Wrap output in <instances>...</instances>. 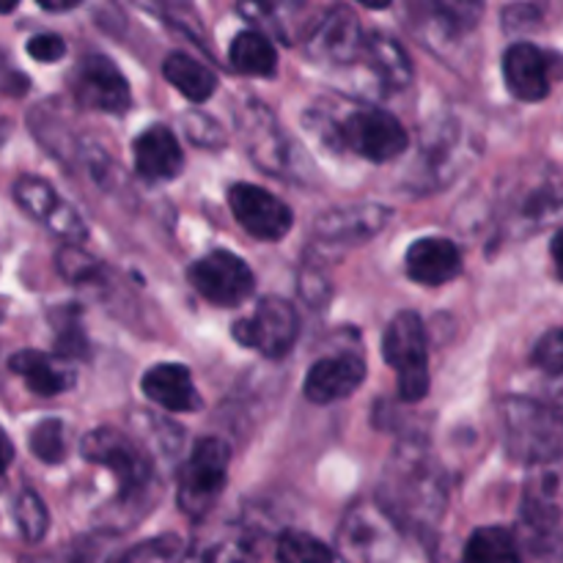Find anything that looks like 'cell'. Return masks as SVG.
Returning <instances> with one entry per match:
<instances>
[{"label": "cell", "mask_w": 563, "mask_h": 563, "mask_svg": "<svg viewBox=\"0 0 563 563\" xmlns=\"http://www.w3.org/2000/svg\"><path fill=\"white\" fill-rule=\"evenodd\" d=\"M443 467L429 456L421 440H405L394 451L385 471L379 506L396 520V526L429 531L438 526L445 509Z\"/></svg>", "instance_id": "cell-1"}, {"label": "cell", "mask_w": 563, "mask_h": 563, "mask_svg": "<svg viewBox=\"0 0 563 563\" xmlns=\"http://www.w3.org/2000/svg\"><path fill=\"white\" fill-rule=\"evenodd\" d=\"M500 427L506 451L520 465L542 467L563 456V412L553 405L528 396H506L500 401Z\"/></svg>", "instance_id": "cell-2"}, {"label": "cell", "mask_w": 563, "mask_h": 563, "mask_svg": "<svg viewBox=\"0 0 563 563\" xmlns=\"http://www.w3.org/2000/svg\"><path fill=\"white\" fill-rule=\"evenodd\" d=\"M82 456L93 465H102L119 478V506H135L148 500L154 484L152 462L146 451L119 429H93L80 443Z\"/></svg>", "instance_id": "cell-3"}, {"label": "cell", "mask_w": 563, "mask_h": 563, "mask_svg": "<svg viewBox=\"0 0 563 563\" xmlns=\"http://www.w3.org/2000/svg\"><path fill=\"white\" fill-rule=\"evenodd\" d=\"M427 344V328L416 311H401L390 319L383 335V357L396 372L401 401L427 399L429 385H432Z\"/></svg>", "instance_id": "cell-4"}, {"label": "cell", "mask_w": 563, "mask_h": 563, "mask_svg": "<svg viewBox=\"0 0 563 563\" xmlns=\"http://www.w3.org/2000/svg\"><path fill=\"white\" fill-rule=\"evenodd\" d=\"M335 548L346 563H390L399 550L396 520L379 504L361 500L341 520Z\"/></svg>", "instance_id": "cell-5"}, {"label": "cell", "mask_w": 563, "mask_h": 563, "mask_svg": "<svg viewBox=\"0 0 563 563\" xmlns=\"http://www.w3.org/2000/svg\"><path fill=\"white\" fill-rule=\"evenodd\" d=\"M563 214V192L550 168L526 170L504 196V220L515 234H533L553 225Z\"/></svg>", "instance_id": "cell-6"}, {"label": "cell", "mask_w": 563, "mask_h": 563, "mask_svg": "<svg viewBox=\"0 0 563 563\" xmlns=\"http://www.w3.org/2000/svg\"><path fill=\"white\" fill-rule=\"evenodd\" d=\"M229 445L220 438H203L198 440L192 449L190 460L185 462L179 473V509L192 520H201L203 515L212 511L218 498L225 489V478H229Z\"/></svg>", "instance_id": "cell-7"}, {"label": "cell", "mask_w": 563, "mask_h": 563, "mask_svg": "<svg viewBox=\"0 0 563 563\" xmlns=\"http://www.w3.org/2000/svg\"><path fill=\"white\" fill-rule=\"evenodd\" d=\"M341 146L372 163H390L410 146V135L394 113L379 108L355 110L339 124Z\"/></svg>", "instance_id": "cell-8"}, {"label": "cell", "mask_w": 563, "mask_h": 563, "mask_svg": "<svg viewBox=\"0 0 563 563\" xmlns=\"http://www.w3.org/2000/svg\"><path fill=\"white\" fill-rule=\"evenodd\" d=\"M300 335V317L295 306L280 297H264L251 317L234 324V339L247 350L262 352L264 357L289 355Z\"/></svg>", "instance_id": "cell-9"}, {"label": "cell", "mask_w": 563, "mask_h": 563, "mask_svg": "<svg viewBox=\"0 0 563 563\" xmlns=\"http://www.w3.org/2000/svg\"><path fill=\"white\" fill-rule=\"evenodd\" d=\"M528 544L542 555L563 553V506L561 482L553 473H542L528 484L520 509Z\"/></svg>", "instance_id": "cell-10"}, {"label": "cell", "mask_w": 563, "mask_h": 563, "mask_svg": "<svg viewBox=\"0 0 563 563\" xmlns=\"http://www.w3.org/2000/svg\"><path fill=\"white\" fill-rule=\"evenodd\" d=\"M187 278H190L192 289L203 300L223 308L240 306L256 289V278H253L251 267L231 251H212L203 258H198L187 269Z\"/></svg>", "instance_id": "cell-11"}, {"label": "cell", "mask_w": 563, "mask_h": 563, "mask_svg": "<svg viewBox=\"0 0 563 563\" xmlns=\"http://www.w3.org/2000/svg\"><path fill=\"white\" fill-rule=\"evenodd\" d=\"M242 143L253 163L273 176L289 174L291 168V141L280 130L278 119L264 102H245L236 110Z\"/></svg>", "instance_id": "cell-12"}, {"label": "cell", "mask_w": 563, "mask_h": 563, "mask_svg": "<svg viewBox=\"0 0 563 563\" xmlns=\"http://www.w3.org/2000/svg\"><path fill=\"white\" fill-rule=\"evenodd\" d=\"M229 207L234 212L236 223L251 236L264 242H278L289 234L291 229V209L258 185L240 181L229 190Z\"/></svg>", "instance_id": "cell-13"}, {"label": "cell", "mask_w": 563, "mask_h": 563, "mask_svg": "<svg viewBox=\"0 0 563 563\" xmlns=\"http://www.w3.org/2000/svg\"><path fill=\"white\" fill-rule=\"evenodd\" d=\"M361 20L346 5H333L324 11L306 36V53L322 64H352L363 55Z\"/></svg>", "instance_id": "cell-14"}, {"label": "cell", "mask_w": 563, "mask_h": 563, "mask_svg": "<svg viewBox=\"0 0 563 563\" xmlns=\"http://www.w3.org/2000/svg\"><path fill=\"white\" fill-rule=\"evenodd\" d=\"M75 99L88 110L99 113H124L132 102L130 82L119 71V66L104 55H88L75 71Z\"/></svg>", "instance_id": "cell-15"}, {"label": "cell", "mask_w": 563, "mask_h": 563, "mask_svg": "<svg viewBox=\"0 0 563 563\" xmlns=\"http://www.w3.org/2000/svg\"><path fill=\"white\" fill-rule=\"evenodd\" d=\"M394 220V209L377 201H355L319 214L313 231L328 245H363Z\"/></svg>", "instance_id": "cell-16"}, {"label": "cell", "mask_w": 563, "mask_h": 563, "mask_svg": "<svg viewBox=\"0 0 563 563\" xmlns=\"http://www.w3.org/2000/svg\"><path fill=\"white\" fill-rule=\"evenodd\" d=\"M366 379V363L355 352H341L317 361L302 383V394L313 405H333L355 394Z\"/></svg>", "instance_id": "cell-17"}, {"label": "cell", "mask_w": 563, "mask_h": 563, "mask_svg": "<svg viewBox=\"0 0 563 563\" xmlns=\"http://www.w3.org/2000/svg\"><path fill=\"white\" fill-rule=\"evenodd\" d=\"M504 77L517 99L542 102L553 86V55L531 42H515L504 55Z\"/></svg>", "instance_id": "cell-18"}, {"label": "cell", "mask_w": 563, "mask_h": 563, "mask_svg": "<svg viewBox=\"0 0 563 563\" xmlns=\"http://www.w3.org/2000/svg\"><path fill=\"white\" fill-rule=\"evenodd\" d=\"M132 154H135V170L137 176L148 181H168L181 174L185 165V154H181L179 141L174 132L163 124H154L143 130L132 143Z\"/></svg>", "instance_id": "cell-19"}, {"label": "cell", "mask_w": 563, "mask_h": 563, "mask_svg": "<svg viewBox=\"0 0 563 563\" xmlns=\"http://www.w3.org/2000/svg\"><path fill=\"white\" fill-rule=\"evenodd\" d=\"M407 275L423 286H443L462 273V253L445 236H423L407 251Z\"/></svg>", "instance_id": "cell-20"}, {"label": "cell", "mask_w": 563, "mask_h": 563, "mask_svg": "<svg viewBox=\"0 0 563 563\" xmlns=\"http://www.w3.org/2000/svg\"><path fill=\"white\" fill-rule=\"evenodd\" d=\"M421 159H418V170H412V181L421 187H443L449 185L460 168V152L462 137L456 124H438L432 135L423 141Z\"/></svg>", "instance_id": "cell-21"}, {"label": "cell", "mask_w": 563, "mask_h": 563, "mask_svg": "<svg viewBox=\"0 0 563 563\" xmlns=\"http://www.w3.org/2000/svg\"><path fill=\"white\" fill-rule=\"evenodd\" d=\"M9 368L25 379L27 390L36 396H60L75 388L77 374L64 355H47L38 350H22L11 355Z\"/></svg>", "instance_id": "cell-22"}, {"label": "cell", "mask_w": 563, "mask_h": 563, "mask_svg": "<svg viewBox=\"0 0 563 563\" xmlns=\"http://www.w3.org/2000/svg\"><path fill=\"white\" fill-rule=\"evenodd\" d=\"M141 388L148 401L159 405L168 412H192L201 407V396H198L196 383H192L190 372L179 363H159L152 366L141 379Z\"/></svg>", "instance_id": "cell-23"}, {"label": "cell", "mask_w": 563, "mask_h": 563, "mask_svg": "<svg viewBox=\"0 0 563 563\" xmlns=\"http://www.w3.org/2000/svg\"><path fill=\"white\" fill-rule=\"evenodd\" d=\"M363 58L368 60L374 75L394 88H407L412 82V64L410 55L405 53L396 38L385 36V33H372L363 42Z\"/></svg>", "instance_id": "cell-24"}, {"label": "cell", "mask_w": 563, "mask_h": 563, "mask_svg": "<svg viewBox=\"0 0 563 563\" xmlns=\"http://www.w3.org/2000/svg\"><path fill=\"white\" fill-rule=\"evenodd\" d=\"M163 75L190 102H207L214 93V88H218V80H214L212 71L201 60L190 58L185 53H170L163 60Z\"/></svg>", "instance_id": "cell-25"}, {"label": "cell", "mask_w": 563, "mask_h": 563, "mask_svg": "<svg viewBox=\"0 0 563 563\" xmlns=\"http://www.w3.org/2000/svg\"><path fill=\"white\" fill-rule=\"evenodd\" d=\"M229 60L242 75L269 77L275 71V66H278V53H275V44L269 42V36L264 31H242L231 42Z\"/></svg>", "instance_id": "cell-26"}, {"label": "cell", "mask_w": 563, "mask_h": 563, "mask_svg": "<svg viewBox=\"0 0 563 563\" xmlns=\"http://www.w3.org/2000/svg\"><path fill=\"white\" fill-rule=\"evenodd\" d=\"M462 563H522L515 533L500 526L478 528L471 533Z\"/></svg>", "instance_id": "cell-27"}, {"label": "cell", "mask_w": 563, "mask_h": 563, "mask_svg": "<svg viewBox=\"0 0 563 563\" xmlns=\"http://www.w3.org/2000/svg\"><path fill=\"white\" fill-rule=\"evenodd\" d=\"M187 542L179 533H159L126 550L115 563H185Z\"/></svg>", "instance_id": "cell-28"}, {"label": "cell", "mask_w": 563, "mask_h": 563, "mask_svg": "<svg viewBox=\"0 0 563 563\" xmlns=\"http://www.w3.org/2000/svg\"><path fill=\"white\" fill-rule=\"evenodd\" d=\"M240 11L247 22L262 27L267 36H278L284 42H291L289 5H286V0H242Z\"/></svg>", "instance_id": "cell-29"}, {"label": "cell", "mask_w": 563, "mask_h": 563, "mask_svg": "<svg viewBox=\"0 0 563 563\" xmlns=\"http://www.w3.org/2000/svg\"><path fill=\"white\" fill-rule=\"evenodd\" d=\"M14 201L20 203L22 212L31 214L33 220H47L53 214V209L58 207L60 198L55 196L53 185L38 176H20L14 181Z\"/></svg>", "instance_id": "cell-30"}, {"label": "cell", "mask_w": 563, "mask_h": 563, "mask_svg": "<svg viewBox=\"0 0 563 563\" xmlns=\"http://www.w3.org/2000/svg\"><path fill=\"white\" fill-rule=\"evenodd\" d=\"M108 561H110L108 537H82V539H75L71 544H66V548L53 550V553L22 559V563H108Z\"/></svg>", "instance_id": "cell-31"}, {"label": "cell", "mask_w": 563, "mask_h": 563, "mask_svg": "<svg viewBox=\"0 0 563 563\" xmlns=\"http://www.w3.org/2000/svg\"><path fill=\"white\" fill-rule=\"evenodd\" d=\"M14 522H16V528H20L22 539L31 544L42 542L44 533H47L49 511H47V506H44V500L38 498L33 489H25V493L16 495Z\"/></svg>", "instance_id": "cell-32"}, {"label": "cell", "mask_w": 563, "mask_h": 563, "mask_svg": "<svg viewBox=\"0 0 563 563\" xmlns=\"http://www.w3.org/2000/svg\"><path fill=\"white\" fill-rule=\"evenodd\" d=\"M278 563H333V550L311 533L286 531L278 542Z\"/></svg>", "instance_id": "cell-33"}, {"label": "cell", "mask_w": 563, "mask_h": 563, "mask_svg": "<svg viewBox=\"0 0 563 563\" xmlns=\"http://www.w3.org/2000/svg\"><path fill=\"white\" fill-rule=\"evenodd\" d=\"M31 451L44 465H58L66 460V427L58 418H47L31 432Z\"/></svg>", "instance_id": "cell-34"}, {"label": "cell", "mask_w": 563, "mask_h": 563, "mask_svg": "<svg viewBox=\"0 0 563 563\" xmlns=\"http://www.w3.org/2000/svg\"><path fill=\"white\" fill-rule=\"evenodd\" d=\"M58 273L69 284H93L102 275V264L88 256V253H82L77 245H66L58 253Z\"/></svg>", "instance_id": "cell-35"}, {"label": "cell", "mask_w": 563, "mask_h": 563, "mask_svg": "<svg viewBox=\"0 0 563 563\" xmlns=\"http://www.w3.org/2000/svg\"><path fill=\"white\" fill-rule=\"evenodd\" d=\"M181 124H185L187 137H190L196 146H203V148L225 146L223 126H220L212 115L201 113V110H190V113H185V121H181Z\"/></svg>", "instance_id": "cell-36"}, {"label": "cell", "mask_w": 563, "mask_h": 563, "mask_svg": "<svg viewBox=\"0 0 563 563\" xmlns=\"http://www.w3.org/2000/svg\"><path fill=\"white\" fill-rule=\"evenodd\" d=\"M533 366L542 368L550 377H559L563 374V328H553L537 341L531 355Z\"/></svg>", "instance_id": "cell-37"}, {"label": "cell", "mask_w": 563, "mask_h": 563, "mask_svg": "<svg viewBox=\"0 0 563 563\" xmlns=\"http://www.w3.org/2000/svg\"><path fill=\"white\" fill-rule=\"evenodd\" d=\"M44 225H47L53 234H58L60 240L71 242V245H77V242H82L88 236V229L86 223H82V218L77 214V209L69 207L66 201H60L58 207L53 209V214L44 220Z\"/></svg>", "instance_id": "cell-38"}, {"label": "cell", "mask_w": 563, "mask_h": 563, "mask_svg": "<svg viewBox=\"0 0 563 563\" xmlns=\"http://www.w3.org/2000/svg\"><path fill=\"white\" fill-rule=\"evenodd\" d=\"M27 55L33 60H38V64H55V60H60L66 55V42L60 36H55V33H38V36H33L27 42Z\"/></svg>", "instance_id": "cell-39"}, {"label": "cell", "mask_w": 563, "mask_h": 563, "mask_svg": "<svg viewBox=\"0 0 563 563\" xmlns=\"http://www.w3.org/2000/svg\"><path fill=\"white\" fill-rule=\"evenodd\" d=\"M88 341L86 333L80 330L77 322L58 324V355L64 357H86Z\"/></svg>", "instance_id": "cell-40"}, {"label": "cell", "mask_w": 563, "mask_h": 563, "mask_svg": "<svg viewBox=\"0 0 563 563\" xmlns=\"http://www.w3.org/2000/svg\"><path fill=\"white\" fill-rule=\"evenodd\" d=\"M27 88H31V80H27L25 71L16 69V66L0 53V93H3V97H25Z\"/></svg>", "instance_id": "cell-41"}, {"label": "cell", "mask_w": 563, "mask_h": 563, "mask_svg": "<svg viewBox=\"0 0 563 563\" xmlns=\"http://www.w3.org/2000/svg\"><path fill=\"white\" fill-rule=\"evenodd\" d=\"M504 25L506 31L522 33L531 31V27L539 25V11L528 3H515L504 11Z\"/></svg>", "instance_id": "cell-42"}, {"label": "cell", "mask_w": 563, "mask_h": 563, "mask_svg": "<svg viewBox=\"0 0 563 563\" xmlns=\"http://www.w3.org/2000/svg\"><path fill=\"white\" fill-rule=\"evenodd\" d=\"M14 462V445H11L9 434L0 429V476H3L5 471H9V465Z\"/></svg>", "instance_id": "cell-43"}, {"label": "cell", "mask_w": 563, "mask_h": 563, "mask_svg": "<svg viewBox=\"0 0 563 563\" xmlns=\"http://www.w3.org/2000/svg\"><path fill=\"white\" fill-rule=\"evenodd\" d=\"M550 253H553V264H555V273L563 280V229L555 231L553 242H550Z\"/></svg>", "instance_id": "cell-44"}, {"label": "cell", "mask_w": 563, "mask_h": 563, "mask_svg": "<svg viewBox=\"0 0 563 563\" xmlns=\"http://www.w3.org/2000/svg\"><path fill=\"white\" fill-rule=\"evenodd\" d=\"M548 396H550V405H553L559 412H563V374H559V377H553Z\"/></svg>", "instance_id": "cell-45"}, {"label": "cell", "mask_w": 563, "mask_h": 563, "mask_svg": "<svg viewBox=\"0 0 563 563\" xmlns=\"http://www.w3.org/2000/svg\"><path fill=\"white\" fill-rule=\"evenodd\" d=\"M36 3L47 11H69L75 5H80L82 0H36Z\"/></svg>", "instance_id": "cell-46"}, {"label": "cell", "mask_w": 563, "mask_h": 563, "mask_svg": "<svg viewBox=\"0 0 563 563\" xmlns=\"http://www.w3.org/2000/svg\"><path fill=\"white\" fill-rule=\"evenodd\" d=\"M357 3L368 5V9H388L390 0H357Z\"/></svg>", "instance_id": "cell-47"}, {"label": "cell", "mask_w": 563, "mask_h": 563, "mask_svg": "<svg viewBox=\"0 0 563 563\" xmlns=\"http://www.w3.org/2000/svg\"><path fill=\"white\" fill-rule=\"evenodd\" d=\"M16 3H20V0H0V14H9V11H14Z\"/></svg>", "instance_id": "cell-48"}, {"label": "cell", "mask_w": 563, "mask_h": 563, "mask_svg": "<svg viewBox=\"0 0 563 563\" xmlns=\"http://www.w3.org/2000/svg\"><path fill=\"white\" fill-rule=\"evenodd\" d=\"M159 3L170 5V9H185V5H190V0H159Z\"/></svg>", "instance_id": "cell-49"}]
</instances>
